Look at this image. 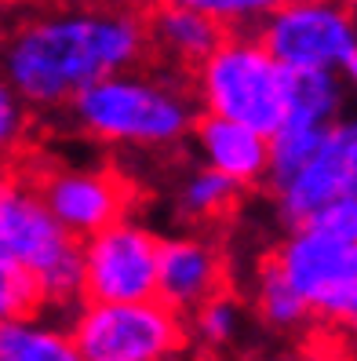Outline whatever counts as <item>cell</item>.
I'll return each mask as SVG.
<instances>
[{
	"mask_svg": "<svg viewBox=\"0 0 357 361\" xmlns=\"http://www.w3.org/2000/svg\"><path fill=\"white\" fill-rule=\"evenodd\" d=\"M154 62L146 4L84 0L40 11L8 40V88L30 106H66L95 80Z\"/></svg>",
	"mask_w": 357,
	"mask_h": 361,
	"instance_id": "6da1fadb",
	"label": "cell"
},
{
	"mask_svg": "<svg viewBox=\"0 0 357 361\" xmlns=\"http://www.w3.org/2000/svg\"><path fill=\"white\" fill-rule=\"evenodd\" d=\"M73 121L102 142L168 146L197 124V110L186 80H168L142 66L84 88L73 99Z\"/></svg>",
	"mask_w": 357,
	"mask_h": 361,
	"instance_id": "7a4b0ae2",
	"label": "cell"
},
{
	"mask_svg": "<svg viewBox=\"0 0 357 361\" xmlns=\"http://www.w3.org/2000/svg\"><path fill=\"white\" fill-rule=\"evenodd\" d=\"M0 263L37 274L48 310L84 300V245L40 197V190L11 164L0 190Z\"/></svg>",
	"mask_w": 357,
	"mask_h": 361,
	"instance_id": "3957f363",
	"label": "cell"
},
{
	"mask_svg": "<svg viewBox=\"0 0 357 361\" xmlns=\"http://www.w3.org/2000/svg\"><path fill=\"white\" fill-rule=\"evenodd\" d=\"M197 95L208 114L230 117L274 139L284 124L288 66L259 37L234 33L204 59L197 73Z\"/></svg>",
	"mask_w": 357,
	"mask_h": 361,
	"instance_id": "277c9868",
	"label": "cell"
},
{
	"mask_svg": "<svg viewBox=\"0 0 357 361\" xmlns=\"http://www.w3.org/2000/svg\"><path fill=\"white\" fill-rule=\"evenodd\" d=\"M70 336L84 361H175L190 339L182 314L161 300L84 303Z\"/></svg>",
	"mask_w": 357,
	"mask_h": 361,
	"instance_id": "5b68a950",
	"label": "cell"
},
{
	"mask_svg": "<svg viewBox=\"0 0 357 361\" xmlns=\"http://www.w3.org/2000/svg\"><path fill=\"white\" fill-rule=\"evenodd\" d=\"M274 259L313 310V322L357 332V241L299 226L274 248Z\"/></svg>",
	"mask_w": 357,
	"mask_h": 361,
	"instance_id": "8992f818",
	"label": "cell"
},
{
	"mask_svg": "<svg viewBox=\"0 0 357 361\" xmlns=\"http://www.w3.org/2000/svg\"><path fill=\"white\" fill-rule=\"evenodd\" d=\"M259 40L284 66H350L357 59V8L346 0H284L263 18Z\"/></svg>",
	"mask_w": 357,
	"mask_h": 361,
	"instance_id": "52a82bcc",
	"label": "cell"
},
{
	"mask_svg": "<svg viewBox=\"0 0 357 361\" xmlns=\"http://www.w3.org/2000/svg\"><path fill=\"white\" fill-rule=\"evenodd\" d=\"M15 168L23 172L48 208L58 216V223L80 241L95 238L99 230H106L124 219V212L132 208V183L120 172H99V168H62L48 164L40 154H23L15 150Z\"/></svg>",
	"mask_w": 357,
	"mask_h": 361,
	"instance_id": "ba28073f",
	"label": "cell"
},
{
	"mask_svg": "<svg viewBox=\"0 0 357 361\" xmlns=\"http://www.w3.org/2000/svg\"><path fill=\"white\" fill-rule=\"evenodd\" d=\"M161 252L150 230L120 219L84 241V303H142L161 292Z\"/></svg>",
	"mask_w": 357,
	"mask_h": 361,
	"instance_id": "9c48e42d",
	"label": "cell"
},
{
	"mask_svg": "<svg viewBox=\"0 0 357 361\" xmlns=\"http://www.w3.org/2000/svg\"><path fill=\"white\" fill-rule=\"evenodd\" d=\"M339 197H357V121L328 124L313 161L277 190L281 216L292 230L306 226L313 212Z\"/></svg>",
	"mask_w": 357,
	"mask_h": 361,
	"instance_id": "30bf717a",
	"label": "cell"
},
{
	"mask_svg": "<svg viewBox=\"0 0 357 361\" xmlns=\"http://www.w3.org/2000/svg\"><path fill=\"white\" fill-rule=\"evenodd\" d=\"M146 26H150L154 59L161 66L172 62L182 77H197L204 59L237 30L234 23H223V18L204 15L190 4H179V0H150L146 4ZM157 62H150L154 70Z\"/></svg>",
	"mask_w": 357,
	"mask_h": 361,
	"instance_id": "8fae6325",
	"label": "cell"
},
{
	"mask_svg": "<svg viewBox=\"0 0 357 361\" xmlns=\"http://www.w3.org/2000/svg\"><path fill=\"white\" fill-rule=\"evenodd\" d=\"M226 292V263L215 245L201 238L164 241L161 252V292L157 300L179 314H194L208 300Z\"/></svg>",
	"mask_w": 357,
	"mask_h": 361,
	"instance_id": "7c38bea8",
	"label": "cell"
},
{
	"mask_svg": "<svg viewBox=\"0 0 357 361\" xmlns=\"http://www.w3.org/2000/svg\"><path fill=\"white\" fill-rule=\"evenodd\" d=\"M194 132L204 161L234 183L256 186L263 176H270V142H266L270 135L219 114H201Z\"/></svg>",
	"mask_w": 357,
	"mask_h": 361,
	"instance_id": "4fadbf2b",
	"label": "cell"
},
{
	"mask_svg": "<svg viewBox=\"0 0 357 361\" xmlns=\"http://www.w3.org/2000/svg\"><path fill=\"white\" fill-rule=\"evenodd\" d=\"M339 110V80L325 66H288V102L281 128H328Z\"/></svg>",
	"mask_w": 357,
	"mask_h": 361,
	"instance_id": "5bb4252c",
	"label": "cell"
},
{
	"mask_svg": "<svg viewBox=\"0 0 357 361\" xmlns=\"http://www.w3.org/2000/svg\"><path fill=\"white\" fill-rule=\"evenodd\" d=\"M256 310H259V322L274 332H299L313 322V310L296 292V285L288 281V274L274 259V252L259 263V274H256Z\"/></svg>",
	"mask_w": 357,
	"mask_h": 361,
	"instance_id": "9a60e30c",
	"label": "cell"
},
{
	"mask_svg": "<svg viewBox=\"0 0 357 361\" xmlns=\"http://www.w3.org/2000/svg\"><path fill=\"white\" fill-rule=\"evenodd\" d=\"M0 361H84L73 336L40 322H4Z\"/></svg>",
	"mask_w": 357,
	"mask_h": 361,
	"instance_id": "2e32d148",
	"label": "cell"
},
{
	"mask_svg": "<svg viewBox=\"0 0 357 361\" xmlns=\"http://www.w3.org/2000/svg\"><path fill=\"white\" fill-rule=\"evenodd\" d=\"M244 194V186L234 183L230 176H223L219 168H201V172H194L190 179H186V186L179 190V212L190 223H223L230 212L237 208Z\"/></svg>",
	"mask_w": 357,
	"mask_h": 361,
	"instance_id": "e0dca14e",
	"label": "cell"
},
{
	"mask_svg": "<svg viewBox=\"0 0 357 361\" xmlns=\"http://www.w3.org/2000/svg\"><path fill=\"white\" fill-rule=\"evenodd\" d=\"M328 128H281L270 139V186L281 190L284 183H292L303 168L313 161L318 146L325 139Z\"/></svg>",
	"mask_w": 357,
	"mask_h": 361,
	"instance_id": "ac0fdd59",
	"label": "cell"
},
{
	"mask_svg": "<svg viewBox=\"0 0 357 361\" xmlns=\"http://www.w3.org/2000/svg\"><path fill=\"white\" fill-rule=\"evenodd\" d=\"M190 325H194V336L204 343V350L219 354L223 347H230L237 339V325H241V310H237V300L226 292H219L215 300H208L201 310L190 314Z\"/></svg>",
	"mask_w": 357,
	"mask_h": 361,
	"instance_id": "d6986e66",
	"label": "cell"
},
{
	"mask_svg": "<svg viewBox=\"0 0 357 361\" xmlns=\"http://www.w3.org/2000/svg\"><path fill=\"white\" fill-rule=\"evenodd\" d=\"M306 226L325 230V233L343 238V241H357V197H339V201L325 204L321 212H313L306 219Z\"/></svg>",
	"mask_w": 357,
	"mask_h": 361,
	"instance_id": "ffe728a7",
	"label": "cell"
},
{
	"mask_svg": "<svg viewBox=\"0 0 357 361\" xmlns=\"http://www.w3.org/2000/svg\"><path fill=\"white\" fill-rule=\"evenodd\" d=\"M179 4H190L204 15H215L223 23H241V18H251V15H270L274 8H281L284 0H179Z\"/></svg>",
	"mask_w": 357,
	"mask_h": 361,
	"instance_id": "44dd1931",
	"label": "cell"
},
{
	"mask_svg": "<svg viewBox=\"0 0 357 361\" xmlns=\"http://www.w3.org/2000/svg\"><path fill=\"white\" fill-rule=\"evenodd\" d=\"M23 128H26L23 99H18L11 88H4V95H0V132H4V146H8V150H15V146H18Z\"/></svg>",
	"mask_w": 357,
	"mask_h": 361,
	"instance_id": "7402d4cb",
	"label": "cell"
},
{
	"mask_svg": "<svg viewBox=\"0 0 357 361\" xmlns=\"http://www.w3.org/2000/svg\"><path fill=\"white\" fill-rule=\"evenodd\" d=\"M263 361H321L318 354H270V357H263Z\"/></svg>",
	"mask_w": 357,
	"mask_h": 361,
	"instance_id": "603a6c76",
	"label": "cell"
},
{
	"mask_svg": "<svg viewBox=\"0 0 357 361\" xmlns=\"http://www.w3.org/2000/svg\"><path fill=\"white\" fill-rule=\"evenodd\" d=\"M346 73H350V80H353V88H357V59H353L350 66H346Z\"/></svg>",
	"mask_w": 357,
	"mask_h": 361,
	"instance_id": "cb8c5ba5",
	"label": "cell"
},
{
	"mask_svg": "<svg viewBox=\"0 0 357 361\" xmlns=\"http://www.w3.org/2000/svg\"><path fill=\"white\" fill-rule=\"evenodd\" d=\"M135 4H150V0H135Z\"/></svg>",
	"mask_w": 357,
	"mask_h": 361,
	"instance_id": "d4e9b609",
	"label": "cell"
}]
</instances>
